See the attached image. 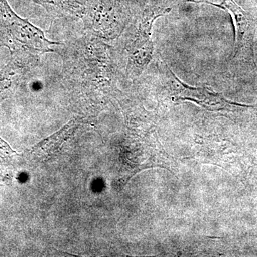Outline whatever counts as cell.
Returning <instances> with one entry per match:
<instances>
[{"mask_svg":"<svg viewBox=\"0 0 257 257\" xmlns=\"http://www.w3.org/2000/svg\"><path fill=\"white\" fill-rule=\"evenodd\" d=\"M189 3H204L226 10L232 18L235 28V43L233 58L249 59L254 62V35L256 23L251 15L245 11L234 0H223L220 4L209 1L187 0Z\"/></svg>","mask_w":257,"mask_h":257,"instance_id":"obj_3","label":"cell"},{"mask_svg":"<svg viewBox=\"0 0 257 257\" xmlns=\"http://www.w3.org/2000/svg\"><path fill=\"white\" fill-rule=\"evenodd\" d=\"M177 85V98L182 101L195 102L208 110L213 111L234 110L236 107L247 106L230 102L221 95L208 88H195L186 85L171 71Z\"/></svg>","mask_w":257,"mask_h":257,"instance_id":"obj_6","label":"cell"},{"mask_svg":"<svg viewBox=\"0 0 257 257\" xmlns=\"http://www.w3.org/2000/svg\"><path fill=\"white\" fill-rule=\"evenodd\" d=\"M59 18L82 19L88 0H29Z\"/></svg>","mask_w":257,"mask_h":257,"instance_id":"obj_8","label":"cell"},{"mask_svg":"<svg viewBox=\"0 0 257 257\" xmlns=\"http://www.w3.org/2000/svg\"><path fill=\"white\" fill-rule=\"evenodd\" d=\"M61 43L50 41L40 29L20 18L8 4L0 0V47H7L10 53L54 52Z\"/></svg>","mask_w":257,"mask_h":257,"instance_id":"obj_2","label":"cell"},{"mask_svg":"<svg viewBox=\"0 0 257 257\" xmlns=\"http://www.w3.org/2000/svg\"><path fill=\"white\" fill-rule=\"evenodd\" d=\"M82 20L86 30L97 38L114 37L121 27L115 0H88Z\"/></svg>","mask_w":257,"mask_h":257,"instance_id":"obj_4","label":"cell"},{"mask_svg":"<svg viewBox=\"0 0 257 257\" xmlns=\"http://www.w3.org/2000/svg\"><path fill=\"white\" fill-rule=\"evenodd\" d=\"M39 62V54L20 52L11 54L8 63L0 70V99L23 82L27 74Z\"/></svg>","mask_w":257,"mask_h":257,"instance_id":"obj_5","label":"cell"},{"mask_svg":"<svg viewBox=\"0 0 257 257\" xmlns=\"http://www.w3.org/2000/svg\"><path fill=\"white\" fill-rule=\"evenodd\" d=\"M64 83L81 92L109 90L114 83V70L109 49L90 35L62 48Z\"/></svg>","mask_w":257,"mask_h":257,"instance_id":"obj_1","label":"cell"},{"mask_svg":"<svg viewBox=\"0 0 257 257\" xmlns=\"http://www.w3.org/2000/svg\"><path fill=\"white\" fill-rule=\"evenodd\" d=\"M83 120L74 118L69 121L65 126L34 147L32 152L38 157L47 158L55 155L66 141L69 140L82 124Z\"/></svg>","mask_w":257,"mask_h":257,"instance_id":"obj_7","label":"cell"}]
</instances>
